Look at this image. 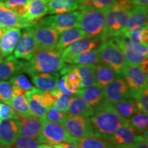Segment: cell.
I'll list each match as a JSON object with an SVG mask.
<instances>
[{"mask_svg":"<svg viewBox=\"0 0 148 148\" xmlns=\"http://www.w3.org/2000/svg\"><path fill=\"white\" fill-rule=\"evenodd\" d=\"M94 109L89 119L95 136L109 139L118 127L127 123V119L118 113L114 106L105 101Z\"/></svg>","mask_w":148,"mask_h":148,"instance_id":"6da1fadb","label":"cell"},{"mask_svg":"<svg viewBox=\"0 0 148 148\" xmlns=\"http://www.w3.org/2000/svg\"><path fill=\"white\" fill-rule=\"evenodd\" d=\"M29 62H24L23 71L32 75L39 73L60 71L66 66L56 49H37Z\"/></svg>","mask_w":148,"mask_h":148,"instance_id":"7a4b0ae2","label":"cell"},{"mask_svg":"<svg viewBox=\"0 0 148 148\" xmlns=\"http://www.w3.org/2000/svg\"><path fill=\"white\" fill-rule=\"evenodd\" d=\"M131 7L127 0H116L104 10L106 40L123 34Z\"/></svg>","mask_w":148,"mask_h":148,"instance_id":"3957f363","label":"cell"},{"mask_svg":"<svg viewBox=\"0 0 148 148\" xmlns=\"http://www.w3.org/2000/svg\"><path fill=\"white\" fill-rule=\"evenodd\" d=\"M81 10L76 27L84 30L90 38L105 41V11L94 8Z\"/></svg>","mask_w":148,"mask_h":148,"instance_id":"277c9868","label":"cell"},{"mask_svg":"<svg viewBox=\"0 0 148 148\" xmlns=\"http://www.w3.org/2000/svg\"><path fill=\"white\" fill-rule=\"evenodd\" d=\"M40 121L41 128L37 138L40 143L50 145L62 142L77 143L78 139L70 135L62 123H53L45 119H41Z\"/></svg>","mask_w":148,"mask_h":148,"instance_id":"5b68a950","label":"cell"},{"mask_svg":"<svg viewBox=\"0 0 148 148\" xmlns=\"http://www.w3.org/2000/svg\"><path fill=\"white\" fill-rule=\"evenodd\" d=\"M98 53L101 63L110 66L120 75L127 66V62L123 51L113 40L103 41L98 48Z\"/></svg>","mask_w":148,"mask_h":148,"instance_id":"8992f818","label":"cell"},{"mask_svg":"<svg viewBox=\"0 0 148 148\" xmlns=\"http://www.w3.org/2000/svg\"><path fill=\"white\" fill-rule=\"evenodd\" d=\"M113 40L123 51L128 64L142 65L147 62V47L132 42L123 36L115 37Z\"/></svg>","mask_w":148,"mask_h":148,"instance_id":"52a82bcc","label":"cell"},{"mask_svg":"<svg viewBox=\"0 0 148 148\" xmlns=\"http://www.w3.org/2000/svg\"><path fill=\"white\" fill-rule=\"evenodd\" d=\"M37 49H55L60 34L49 25L36 22L30 26Z\"/></svg>","mask_w":148,"mask_h":148,"instance_id":"ba28073f","label":"cell"},{"mask_svg":"<svg viewBox=\"0 0 148 148\" xmlns=\"http://www.w3.org/2000/svg\"><path fill=\"white\" fill-rule=\"evenodd\" d=\"M121 75L125 79L131 92L139 91L147 87V69L142 66L127 64Z\"/></svg>","mask_w":148,"mask_h":148,"instance_id":"9c48e42d","label":"cell"},{"mask_svg":"<svg viewBox=\"0 0 148 148\" xmlns=\"http://www.w3.org/2000/svg\"><path fill=\"white\" fill-rule=\"evenodd\" d=\"M103 89L104 101L112 106H114L122 99L130 97V89L121 75L103 87Z\"/></svg>","mask_w":148,"mask_h":148,"instance_id":"30bf717a","label":"cell"},{"mask_svg":"<svg viewBox=\"0 0 148 148\" xmlns=\"http://www.w3.org/2000/svg\"><path fill=\"white\" fill-rule=\"evenodd\" d=\"M62 124L70 135L77 139L95 135L88 117L68 114V116Z\"/></svg>","mask_w":148,"mask_h":148,"instance_id":"8fae6325","label":"cell"},{"mask_svg":"<svg viewBox=\"0 0 148 148\" xmlns=\"http://www.w3.org/2000/svg\"><path fill=\"white\" fill-rule=\"evenodd\" d=\"M79 15H80V12L73 11L71 12L46 16L42 18L40 21L52 27L60 34L66 29L76 27Z\"/></svg>","mask_w":148,"mask_h":148,"instance_id":"7c38bea8","label":"cell"},{"mask_svg":"<svg viewBox=\"0 0 148 148\" xmlns=\"http://www.w3.org/2000/svg\"><path fill=\"white\" fill-rule=\"evenodd\" d=\"M141 139H144L143 136L136 134L132 127L125 123L118 127L108 140L115 148H130Z\"/></svg>","mask_w":148,"mask_h":148,"instance_id":"4fadbf2b","label":"cell"},{"mask_svg":"<svg viewBox=\"0 0 148 148\" xmlns=\"http://www.w3.org/2000/svg\"><path fill=\"white\" fill-rule=\"evenodd\" d=\"M98 38H84L71 43L61 52V58L64 62L70 63L71 60L86 51L95 49L100 43Z\"/></svg>","mask_w":148,"mask_h":148,"instance_id":"5bb4252c","label":"cell"},{"mask_svg":"<svg viewBox=\"0 0 148 148\" xmlns=\"http://www.w3.org/2000/svg\"><path fill=\"white\" fill-rule=\"evenodd\" d=\"M18 42L14 51V56L17 59L29 60L36 51V44L30 26L23 28Z\"/></svg>","mask_w":148,"mask_h":148,"instance_id":"9a60e30c","label":"cell"},{"mask_svg":"<svg viewBox=\"0 0 148 148\" xmlns=\"http://www.w3.org/2000/svg\"><path fill=\"white\" fill-rule=\"evenodd\" d=\"M34 23L36 22L27 21L7 7L4 3L0 2V27L3 29L25 28Z\"/></svg>","mask_w":148,"mask_h":148,"instance_id":"2e32d148","label":"cell"},{"mask_svg":"<svg viewBox=\"0 0 148 148\" xmlns=\"http://www.w3.org/2000/svg\"><path fill=\"white\" fill-rule=\"evenodd\" d=\"M19 135L20 127L17 119L1 120L0 144L10 147Z\"/></svg>","mask_w":148,"mask_h":148,"instance_id":"e0dca14e","label":"cell"},{"mask_svg":"<svg viewBox=\"0 0 148 148\" xmlns=\"http://www.w3.org/2000/svg\"><path fill=\"white\" fill-rule=\"evenodd\" d=\"M21 36L19 28L3 29L0 42V56L2 58L10 56L15 49Z\"/></svg>","mask_w":148,"mask_h":148,"instance_id":"ac0fdd59","label":"cell"},{"mask_svg":"<svg viewBox=\"0 0 148 148\" xmlns=\"http://www.w3.org/2000/svg\"><path fill=\"white\" fill-rule=\"evenodd\" d=\"M43 90L36 87L27 90L25 97L28 102V106L31 113L33 116L41 119L45 118L47 108L42 103V95Z\"/></svg>","mask_w":148,"mask_h":148,"instance_id":"d6986e66","label":"cell"},{"mask_svg":"<svg viewBox=\"0 0 148 148\" xmlns=\"http://www.w3.org/2000/svg\"><path fill=\"white\" fill-rule=\"evenodd\" d=\"M76 95L82 97L85 101L94 108L104 102V93L103 87L97 84L88 87L81 88Z\"/></svg>","mask_w":148,"mask_h":148,"instance_id":"ffe728a7","label":"cell"},{"mask_svg":"<svg viewBox=\"0 0 148 148\" xmlns=\"http://www.w3.org/2000/svg\"><path fill=\"white\" fill-rule=\"evenodd\" d=\"M20 127V134L32 138H38L41 128V121L34 116H16Z\"/></svg>","mask_w":148,"mask_h":148,"instance_id":"44dd1931","label":"cell"},{"mask_svg":"<svg viewBox=\"0 0 148 148\" xmlns=\"http://www.w3.org/2000/svg\"><path fill=\"white\" fill-rule=\"evenodd\" d=\"M24 62L18 60L14 56H8L0 62V80L10 79L23 71Z\"/></svg>","mask_w":148,"mask_h":148,"instance_id":"7402d4cb","label":"cell"},{"mask_svg":"<svg viewBox=\"0 0 148 148\" xmlns=\"http://www.w3.org/2000/svg\"><path fill=\"white\" fill-rule=\"evenodd\" d=\"M147 7L132 6L127 17L124 33L130 30L147 25ZM123 33V34H124Z\"/></svg>","mask_w":148,"mask_h":148,"instance_id":"603a6c76","label":"cell"},{"mask_svg":"<svg viewBox=\"0 0 148 148\" xmlns=\"http://www.w3.org/2000/svg\"><path fill=\"white\" fill-rule=\"evenodd\" d=\"M96 64H78L69 66V69L75 72L81 80L82 88L96 84L95 69Z\"/></svg>","mask_w":148,"mask_h":148,"instance_id":"cb8c5ba5","label":"cell"},{"mask_svg":"<svg viewBox=\"0 0 148 148\" xmlns=\"http://www.w3.org/2000/svg\"><path fill=\"white\" fill-rule=\"evenodd\" d=\"M84 38H90V37L84 30L78 27H72L66 29L60 34L55 49L62 52L63 49L71 43Z\"/></svg>","mask_w":148,"mask_h":148,"instance_id":"d4e9b609","label":"cell"},{"mask_svg":"<svg viewBox=\"0 0 148 148\" xmlns=\"http://www.w3.org/2000/svg\"><path fill=\"white\" fill-rule=\"evenodd\" d=\"M60 75L57 72L39 73L31 75V77L36 88L42 90H51L56 88Z\"/></svg>","mask_w":148,"mask_h":148,"instance_id":"484cf974","label":"cell"},{"mask_svg":"<svg viewBox=\"0 0 148 148\" xmlns=\"http://www.w3.org/2000/svg\"><path fill=\"white\" fill-rule=\"evenodd\" d=\"M48 1L49 0H30L23 18L29 21L36 22L48 13Z\"/></svg>","mask_w":148,"mask_h":148,"instance_id":"4316f807","label":"cell"},{"mask_svg":"<svg viewBox=\"0 0 148 148\" xmlns=\"http://www.w3.org/2000/svg\"><path fill=\"white\" fill-rule=\"evenodd\" d=\"M95 112V109L79 96H73L66 110V113L71 116H80L90 117Z\"/></svg>","mask_w":148,"mask_h":148,"instance_id":"83f0119b","label":"cell"},{"mask_svg":"<svg viewBox=\"0 0 148 148\" xmlns=\"http://www.w3.org/2000/svg\"><path fill=\"white\" fill-rule=\"evenodd\" d=\"M95 75L96 84L104 87L114 80L120 74L116 73L110 66L103 63H99L95 65Z\"/></svg>","mask_w":148,"mask_h":148,"instance_id":"f1b7e54d","label":"cell"},{"mask_svg":"<svg viewBox=\"0 0 148 148\" xmlns=\"http://www.w3.org/2000/svg\"><path fill=\"white\" fill-rule=\"evenodd\" d=\"M78 8L76 0H49L48 13L62 14L73 12Z\"/></svg>","mask_w":148,"mask_h":148,"instance_id":"f546056e","label":"cell"},{"mask_svg":"<svg viewBox=\"0 0 148 148\" xmlns=\"http://www.w3.org/2000/svg\"><path fill=\"white\" fill-rule=\"evenodd\" d=\"M76 144L79 148H115L110 140L95 135L79 138Z\"/></svg>","mask_w":148,"mask_h":148,"instance_id":"4dcf8cb0","label":"cell"},{"mask_svg":"<svg viewBox=\"0 0 148 148\" xmlns=\"http://www.w3.org/2000/svg\"><path fill=\"white\" fill-rule=\"evenodd\" d=\"M60 75H64V84L69 91L73 95L76 94L77 92L82 88L81 86V80L76 73L71 71L67 66L61 69Z\"/></svg>","mask_w":148,"mask_h":148,"instance_id":"1f68e13d","label":"cell"},{"mask_svg":"<svg viewBox=\"0 0 148 148\" xmlns=\"http://www.w3.org/2000/svg\"><path fill=\"white\" fill-rule=\"evenodd\" d=\"M114 106L118 113L127 120L138 112L136 103L131 97L122 99Z\"/></svg>","mask_w":148,"mask_h":148,"instance_id":"d6a6232c","label":"cell"},{"mask_svg":"<svg viewBox=\"0 0 148 148\" xmlns=\"http://www.w3.org/2000/svg\"><path fill=\"white\" fill-rule=\"evenodd\" d=\"M122 36L134 43L147 47L148 46V27L147 25L136 28L125 32Z\"/></svg>","mask_w":148,"mask_h":148,"instance_id":"836d02e7","label":"cell"},{"mask_svg":"<svg viewBox=\"0 0 148 148\" xmlns=\"http://www.w3.org/2000/svg\"><path fill=\"white\" fill-rule=\"evenodd\" d=\"M9 106L12 108L17 116H33L29 110L25 95H14Z\"/></svg>","mask_w":148,"mask_h":148,"instance_id":"e575fe53","label":"cell"},{"mask_svg":"<svg viewBox=\"0 0 148 148\" xmlns=\"http://www.w3.org/2000/svg\"><path fill=\"white\" fill-rule=\"evenodd\" d=\"M127 123L138 135H143L147 130L148 116L147 114L138 112L134 116L127 120Z\"/></svg>","mask_w":148,"mask_h":148,"instance_id":"d590c367","label":"cell"},{"mask_svg":"<svg viewBox=\"0 0 148 148\" xmlns=\"http://www.w3.org/2000/svg\"><path fill=\"white\" fill-rule=\"evenodd\" d=\"M70 63L78 64H96L101 63L98 49H92L91 50L81 53L71 60Z\"/></svg>","mask_w":148,"mask_h":148,"instance_id":"8d00e7d4","label":"cell"},{"mask_svg":"<svg viewBox=\"0 0 148 148\" xmlns=\"http://www.w3.org/2000/svg\"><path fill=\"white\" fill-rule=\"evenodd\" d=\"M130 97L134 99L138 112L148 114V89L147 87L139 91L131 92Z\"/></svg>","mask_w":148,"mask_h":148,"instance_id":"74e56055","label":"cell"},{"mask_svg":"<svg viewBox=\"0 0 148 148\" xmlns=\"http://www.w3.org/2000/svg\"><path fill=\"white\" fill-rule=\"evenodd\" d=\"M51 91L56 96V97L54 106L58 108V109H60L61 110L66 112V110H68V108H69L70 102H71L73 96L64 93V92H61L60 90L57 89L56 88L51 90Z\"/></svg>","mask_w":148,"mask_h":148,"instance_id":"f35d334b","label":"cell"},{"mask_svg":"<svg viewBox=\"0 0 148 148\" xmlns=\"http://www.w3.org/2000/svg\"><path fill=\"white\" fill-rule=\"evenodd\" d=\"M40 145L36 138L29 137L25 135L20 134L16 138L14 143L10 146L11 148H38Z\"/></svg>","mask_w":148,"mask_h":148,"instance_id":"ab89813d","label":"cell"},{"mask_svg":"<svg viewBox=\"0 0 148 148\" xmlns=\"http://www.w3.org/2000/svg\"><path fill=\"white\" fill-rule=\"evenodd\" d=\"M67 116L68 114L66 112L61 110L53 106L47 109L44 119L53 123H62Z\"/></svg>","mask_w":148,"mask_h":148,"instance_id":"60d3db41","label":"cell"},{"mask_svg":"<svg viewBox=\"0 0 148 148\" xmlns=\"http://www.w3.org/2000/svg\"><path fill=\"white\" fill-rule=\"evenodd\" d=\"M29 1L30 0H6L3 3L18 15L24 17L26 13L27 5Z\"/></svg>","mask_w":148,"mask_h":148,"instance_id":"b9f144b4","label":"cell"},{"mask_svg":"<svg viewBox=\"0 0 148 148\" xmlns=\"http://www.w3.org/2000/svg\"><path fill=\"white\" fill-rule=\"evenodd\" d=\"M13 97V90L10 82L0 80V101L9 105Z\"/></svg>","mask_w":148,"mask_h":148,"instance_id":"7bdbcfd3","label":"cell"},{"mask_svg":"<svg viewBox=\"0 0 148 148\" xmlns=\"http://www.w3.org/2000/svg\"><path fill=\"white\" fill-rule=\"evenodd\" d=\"M116 0H86V3L79 9L82 10L86 8H94L105 10L115 3Z\"/></svg>","mask_w":148,"mask_h":148,"instance_id":"ee69618b","label":"cell"},{"mask_svg":"<svg viewBox=\"0 0 148 148\" xmlns=\"http://www.w3.org/2000/svg\"><path fill=\"white\" fill-rule=\"evenodd\" d=\"M10 84L12 86H16L23 88L25 90H29L33 88L28 79L23 74H16L10 79Z\"/></svg>","mask_w":148,"mask_h":148,"instance_id":"f6af8a7d","label":"cell"},{"mask_svg":"<svg viewBox=\"0 0 148 148\" xmlns=\"http://www.w3.org/2000/svg\"><path fill=\"white\" fill-rule=\"evenodd\" d=\"M16 114L12 108L6 103H0V119H13L16 118Z\"/></svg>","mask_w":148,"mask_h":148,"instance_id":"bcb514c9","label":"cell"},{"mask_svg":"<svg viewBox=\"0 0 148 148\" xmlns=\"http://www.w3.org/2000/svg\"><path fill=\"white\" fill-rule=\"evenodd\" d=\"M56 96L51 92V90H43L42 95V103L46 108L53 106L56 101Z\"/></svg>","mask_w":148,"mask_h":148,"instance_id":"7dc6e473","label":"cell"},{"mask_svg":"<svg viewBox=\"0 0 148 148\" xmlns=\"http://www.w3.org/2000/svg\"><path fill=\"white\" fill-rule=\"evenodd\" d=\"M52 145L54 148H79L77 144L68 143V142H62Z\"/></svg>","mask_w":148,"mask_h":148,"instance_id":"c3c4849f","label":"cell"},{"mask_svg":"<svg viewBox=\"0 0 148 148\" xmlns=\"http://www.w3.org/2000/svg\"><path fill=\"white\" fill-rule=\"evenodd\" d=\"M127 1L132 6L147 7L148 5V0H127Z\"/></svg>","mask_w":148,"mask_h":148,"instance_id":"681fc988","label":"cell"},{"mask_svg":"<svg viewBox=\"0 0 148 148\" xmlns=\"http://www.w3.org/2000/svg\"><path fill=\"white\" fill-rule=\"evenodd\" d=\"M130 148H148L147 141L144 139H141L136 142L132 147Z\"/></svg>","mask_w":148,"mask_h":148,"instance_id":"f907efd6","label":"cell"},{"mask_svg":"<svg viewBox=\"0 0 148 148\" xmlns=\"http://www.w3.org/2000/svg\"><path fill=\"white\" fill-rule=\"evenodd\" d=\"M38 148H54V147L50 145H47V144H41V145H38Z\"/></svg>","mask_w":148,"mask_h":148,"instance_id":"816d5d0a","label":"cell"},{"mask_svg":"<svg viewBox=\"0 0 148 148\" xmlns=\"http://www.w3.org/2000/svg\"><path fill=\"white\" fill-rule=\"evenodd\" d=\"M76 1H77V3H78V8H79V7L82 6V5L86 3V0H76Z\"/></svg>","mask_w":148,"mask_h":148,"instance_id":"f5cc1de1","label":"cell"},{"mask_svg":"<svg viewBox=\"0 0 148 148\" xmlns=\"http://www.w3.org/2000/svg\"><path fill=\"white\" fill-rule=\"evenodd\" d=\"M3 33V29L2 27H0V42H1V36H2Z\"/></svg>","mask_w":148,"mask_h":148,"instance_id":"db71d44e","label":"cell"},{"mask_svg":"<svg viewBox=\"0 0 148 148\" xmlns=\"http://www.w3.org/2000/svg\"><path fill=\"white\" fill-rule=\"evenodd\" d=\"M0 148H11L10 146H6V145H3L2 144H0Z\"/></svg>","mask_w":148,"mask_h":148,"instance_id":"11a10c76","label":"cell"},{"mask_svg":"<svg viewBox=\"0 0 148 148\" xmlns=\"http://www.w3.org/2000/svg\"><path fill=\"white\" fill-rule=\"evenodd\" d=\"M3 60V58H2V57L1 56H0V62H2Z\"/></svg>","mask_w":148,"mask_h":148,"instance_id":"9f6ffc18","label":"cell"},{"mask_svg":"<svg viewBox=\"0 0 148 148\" xmlns=\"http://www.w3.org/2000/svg\"><path fill=\"white\" fill-rule=\"evenodd\" d=\"M6 0H0V2H3V1H5Z\"/></svg>","mask_w":148,"mask_h":148,"instance_id":"6f0895ef","label":"cell"},{"mask_svg":"<svg viewBox=\"0 0 148 148\" xmlns=\"http://www.w3.org/2000/svg\"><path fill=\"white\" fill-rule=\"evenodd\" d=\"M0 121H1V119H0Z\"/></svg>","mask_w":148,"mask_h":148,"instance_id":"680465c9","label":"cell"}]
</instances>
